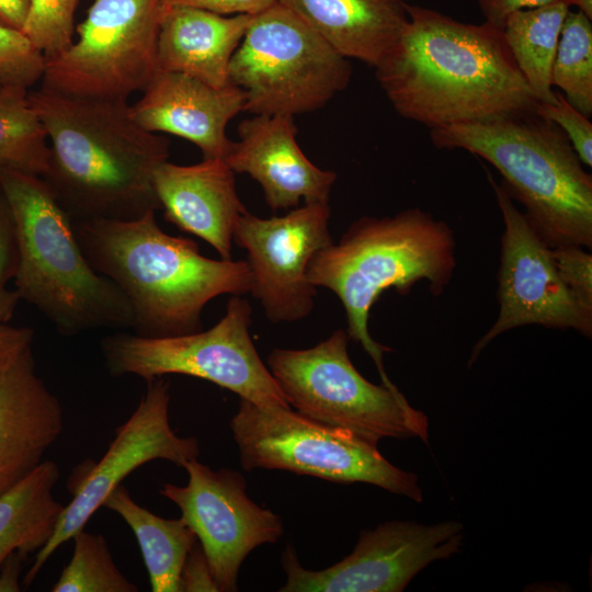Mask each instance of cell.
Wrapping results in <instances>:
<instances>
[{
  "label": "cell",
  "mask_w": 592,
  "mask_h": 592,
  "mask_svg": "<svg viewBox=\"0 0 592 592\" xmlns=\"http://www.w3.org/2000/svg\"><path fill=\"white\" fill-rule=\"evenodd\" d=\"M409 22L374 67L395 111L430 128L535 112L502 30L407 5Z\"/></svg>",
  "instance_id": "cell-1"
},
{
  "label": "cell",
  "mask_w": 592,
  "mask_h": 592,
  "mask_svg": "<svg viewBox=\"0 0 592 592\" xmlns=\"http://www.w3.org/2000/svg\"><path fill=\"white\" fill-rule=\"evenodd\" d=\"M49 145L42 177L71 220H130L160 209L152 177L168 138L143 128L127 100L29 91Z\"/></svg>",
  "instance_id": "cell-2"
},
{
  "label": "cell",
  "mask_w": 592,
  "mask_h": 592,
  "mask_svg": "<svg viewBox=\"0 0 592 592\" xmlns=\"http://www.w3.org/2000/svg\"><path fill=\"white\" fill-rule=\"evenodd\" d=\"M155 213L130 220L71 221L91 266L128 300L135 334L167 338L201 331L209 300L250 292L248 263L202 255L194 240L164 232Z\"/></svg>",
  "instance_id": "cell-3"
},
{
  "label": "cell",
  "mask_w": 592,
  "mask_h": 592,
  "mask_svg": "<svg viewBox=\"0 0 592 592\" xmlns=\"http://www.w3.org/2000/svg\"><path fill=\"white\" fill-rule=\"evenodd\" d=\"M455 266L451 227L420 208H408L395 216H363L353 221L337 243L315 253L307 280L337 295L345 310L349 338L371 355L383 384L395 387L383 362V354L391 349L369 334L371 309L383 292L394 288L406 295L421 281L440 296Z\"/></svg>",
  "instance_id": "cell-4"
},
{
  "label": "cell",
  "mask_w": 592,
  "mask_h": 592,
  "mask_svg": "<svg viewBox=\"0 0 592 592\" xmlns=\"http://www.w3.org/2000/svg\"><path fill=\"white\" fill-rule=\"evenodd\" d=\"M440 149H463L492 164L549 247H592V177L566 134L535 112L430 128Z\"/></svg>",
  "instance_id": "cell-5"
},
{
  "label": "cell",
  "mask_w": 592,
  "mask_h": 592,
  "mask_svg": "<svg viewBox=\"0 0 592 592\" xmlns=\"http://www.w3.org/2000/svg\"><path fill=\"white\" fill-rule=\"evenodd\" d=\"M0 191L14 215L19 265L15 291L64 335L132 328L122 291L84 257L72 221L42 177L0 170Z\"/></svg>",
  "instance_id": "cell-6"
},
{
  "label": "cell",
  "mask_w": 592,
  "mask_h": 592,
  "mask_svg": "<svg viewBox=\"0 0 592 592\" xmlns=\"http://www.w3.org/2000/svg\"><path fill=\"white\" fill-rule=\"evenodd\" d=\"M349 339L338 329L312 348L270 352L267 368L289 406L312 421L376 444L415 437L428 443L426 415L412 408L397 387L363 377L349 356Z\"/></svg>",
  "instance_id": "cell-7"
},
{
  "label": "cell",
  "mask_w": 592,
  "mask_h": 592,
  "mask_svg": "<svg viewBox=\"0 0 592 592\" xmlns=\"http://www.w3.org/2000/svg\"><path fill=\"white\" fill-rule=\"evenodd\" d=\"M349 58L276 2L253 15L229 64V83L246 94L244 112L292 115L317 111L350 83Z\"/></svg>",
  "instance_id": "cell-8"
},
{
  "label": "cell",
  "mask_w": 592,
  "mask_h": 592,
  "mask_svg": "<svg viewBox=\"0 0 592 592\" xmlns=\"http://www.w3.org/2000/svg\"><path fill=\"white\" fill-rule=\"evenodd\" d=\"M230 429L247 471L277 469L335 483L363 482L423 500L417 475L389 463L376 443L291 408H264L241 399Z\"/></svg>",
  "instance_id": "cell-9"
},
{
  "label": "cell",
  "mask_w": 592,
  "mask_h": 592,
  "mask_svg": "<svg viewBox=\"0 0 592 592\" xmlns=\"http://www.w3.org/2000/svg\"><path fill=\"white\" fill-rule=\"evenodd\" d=\"M252 308L231 295L224 317L210 329L167 338L115 333L101 340L112 376L135 375L146 382L171 374L197 377L228 389L257 406L291 408L249 333Z\"/></svg>",
  "instance_id": "cell-10"
},
{
  "label": "cell",
  "mask_w": 592,
  "mask_h": 592,
  "mask_svg": "<svg viewBox=\"0 0 592 592\" xmlns=\"http://www.w3.org/2000/svg\"><path fill=\"white\" fill-rule=\"evenodd\" d=\"M161 0H93L78 39L46 58L42 86L90 99L127 100L157 69Z\"/></svg>",
  "instance_id": "cell-11"
},
{
  "label": "cell",
  "mask_w": 592,
  "mask_h": 592,
  "mask_svg": "<svg viewBox=\"0 0 592 592\" xmlns=\"http://www.w3.org/2000/svg\"><path fill=\"white\" fill-rule=\"evenodd\" d=\"M169 382L162 377L147 382L146 392L130 417L115 430V437L99 463L81 464L69 480L71 501L64 506L50 539L35 554L23 579L29 587L64 543L83 530L107 496L135 469L153 459L179 467L196 459L195 437H181L169 422Z\"/></svg>",
  "instance_id": "cell-12"
},
{
  "label": "cell",
  "mask_w": 592,
  "mask_h": 592,
  "mask_svg": "<svg viewBox=\"0 0 592 592\" xmlns=\"http://www.w3.org/2000/svg\"><path fill=\"white\" fill-rule=\"evenodd\" d=\"M488 179L504 223L498 272L499 314L474 345L469 366L494 338L522 326L574 329L591 338L592 308L583 305L562 282L551 247L526 214L516 208L505 185L496 182L490 173Z\"/></svg>",
  "instance_id": "cell-13"
},
{
  "label": "cell",
  "mask_w": 592,
  "mask_h": 592,
  "mask_svg": "<svg viewBox=\"0 0 592 592\" xmlns=\"http://www.w3.org/2000/svg\"><path fill=\"white\" fill-rule=\"evenodd\" d=\"M463 525L390 521L363 531L353 551L333 566L310 570L301 566L293 546L281 563L286 582L280 592H400L435 560L458 553Z\"/></svg>",
  "instance_id": "cell-14"
},
{
  "label": "cell",
  "mask_w": 592,
  "mask_h": 592,
  "mask_svg": "<svg viewBox=\"0 0 592 592\" xmlns=\"http://www.w3.org/2000/svg\"><path fill=\"white\" fill-rule=\"evenodd\" d=\"M185 486L166 482L160 494L178 505L195 533L220 592L237 591L240 566L257 547L276 543L284 533L280 515L253 502L244 477L235 470H213L196 459L183 467Z\"/></svg>",
  "instance_id": "cell-15"
},
{
  "label": "cell",
  "mask_w": 592,
  "mask_h": 592,
  "mask_svg": "<svg viewBox=\"0 0 592 592\" xmlns=\"http://www.w3.org/2000/svg\"><path fill=\"white\" fill-rule=\"evenodd\" d=\"M329 203H305L283 216L260 218L248 210L236 221L232 241L247 251L250 292L273 323L303 320L314 309L317 287L307 280L309 261L332 243Z\"/></svg>",
  "instance_id": "cell-16"
},
{
  "label": "cell",
  "mask_w": 592,
  "mask_h": 592,
  "mask_svg": "<svg viewBox=\"0 0 592 592\" xmlns=\"http://www.w3.org/2000/svg\"><path fill=\"white\" fill-rule=\"evenodd\" d=\"M239 140L225 162L235 173H247L263 190L273 212L305 203H329L337 173L314 164L300 149L292 115H253L238 125Z\"/></svg>",
  "instance_id": "cell-17"
},
{
  "label": "cell",
  "mask_w": 592,
  "mask_h": 592,
  "mask_svg": "<svg viewBox=\"0 0 592 592\" xmlns=\"http://www.w3.org/2000/svg\"><path fill=\"white\" fill-rule=\"evenodd\" d=\"M140 99L130 104L134 119L151 133L184 138L203 158L225 159L232 141L228 123L244 112V92L229 83L214 88L193 77L158 70Z\"/></svg>",
  "instance_id": "cell-18"
},
{
  "label": "cell",
  "mask_w": 592,
  "mask_h": 592,
  "mask_svg": "<svg viewBox=\"0 0 592 592\" xmlns=\"http://www.w3.org/2000/svg\"><path fill=\"white\" fill-rule=\"evenodd\" d=\"M62 426L60 401L36 374L30 346L0 380V496L44 460Z\"/></svg>",
  "instance_id": "cell-19"
},
{
  "label": "cell",
  "mask_w": 592,
  "mask_h": 592,
  "mask_svg": "<svg viewBox=\"0 0 592 592\" xmlns=\"http://www.w3.org/2000/svg\"><path fill=\"white\" fill-rule=\"evenodd\" d=\"M152 185L167 221L202 238L221 259H231L234 228L247 209L225 160L203 158L191 166L167 160L156 168Z\"/></svg>",
  "instance_id": "cell-20"
},
{
  "label": "cell",
  "mask_w": 592,
  "mask_h": 592,
  "mask_svg": "<svg viewBox=\"0 0 592 592\" xmlns=\"http://www.w3.org/2000/svg\"><path fill=\"white\" fill-rule=\"evenodd\" d=\"M252 18L185 5L161 9L157 69L180 72L214 88L226 87L231 57Z\"/></svg>",
  "instance_id": "cell-21"
},
{
  "label": "cell",
  "mask_w": 592,
  "mask_h": 592,
  "mask_svg": "<svg viewBox=\"0 0 592 592\" xmlns=\"http://www.w3.org/2000/svg\"><path fill=\"white\" fill-rule=\"evenodd\" d=\"M338 53L375 67L409 22L403 0H277Z\"/></svg>",
  "instance_id": "cell-22"
},
{
  "label": "cell",
  "mask_w": 592,
  "mask_h": 592,
  "mask_svg": "<svg viewBox=\"0 0 592 592\" xmlns=\"http://www.w3.org/2000/svg\"><path fill=\"white\" fill-rule=\"evenodd\" d=\"M59 477V466L43 460L0 496V568L14 554L37 553L53 536L64 510L53 494Z\"/></svg>",
  "instance_id": "cell-23"
},
{
  "label": "cell",
  "mask_w": 592,
  "mask_h": 592,
  "mask_svg": "<svg viewBox=\"0 0 592 592\" xmlns=\"http://www.w3.org/2000/svg\"><path fill=\"white\" fill-rule=\"evenodd\" d=\"M103 506L118 514L133 531L152 592H180L182 566L197 542L185 521L156 515L136 503L123 485L107 496Z\"/></svg>",
  "instance_id": "cell-24"
},
{
  "label": "cell",
  "mask_w": 592,
  "mask_h": 592,
  "mask_svg": "<svg viewBox=\"0 0 592 592\" xmlns=\"http://www.w3.org/2000/svg\"><path fill=\"white\" fill-rule=\"evenodd\" d=\"M570 4L557 1L517 10L504 21L502 33L514 61L536 100L556 102L551 68Z\"/></svg>",
  "instance_id": "cell-25"
},
{
  "label": "cell",
  "mask_w": 592,
  "mask_h": 592,
  "mask_svg": "<svg viewBox=\"0 0 592 592\" xmlns=\"http://www.w3.org/2000/svg\"><path fill=\"white\" fill-rule=\"evenodd\" d=\"M49 155L48 138L30 102L29 90L0 87V170L43 177Z\"/></svg>",
  "instance_id": "cell-26"
},
{
  "label": "cell",
  "mask_w": 592,
  "mask_h": 592,
  "mask_svg": "<svg viewBox=\"0 0 592 592\" xmlns=\"http://www.w3.org/2000/svg\"><path fill=\"white\" fill-rule=\"evenodd\" d=\"M551 84L589 118L592 115V23L579 10L569 11L558 39Z\"/></svg>",
  "instance_id": "cell-27"
},
{
  "label": "cell",
  "mask_w": 592,
  "mask_h": 592,
  "mask_svg": "<svg viewBox=\"0 0 592 592\" xmlns=\"http://www.w3.org/2000/svg\"><path fill=\"white\" fill-rule=\"evenodd\" d=\"M73 554L52 592H137L117 568L106 539L84 530L73 537Z\"/></svg>",
  "instance_id": "cell-28"
},
{
  "label": "cell",
  "mask_w": 592,
  "mask_h": 592,
  "mask_svg": "<svg viewBox=\"0 0 592 592\" xmlns=\"http://www.w3.org/2000/svg\"><path fill=\"white\" fill-rule=\"evenodd\" d=\"M78 3L79 0H30L21 32L45 59L72 44Z\"/></svg>",
  "instance_id": "cell-29"
},
{
  "label": "cell",
  "mask_w": 592,
  "mask_h": 592,
  "mask_svg": "<svg viewBox=\"0 0 592 592\" xmlns=\"http://www.w3.org/2000/svg\"><path fill=\"white\" fill-rule=\"evenodd\" d=\"M45 57L19 30L0 24V87L30 89L42 80Z\"/></svg>",
  "instance_id": "cell-30"
},
{
  "label": "cell",
  "mask_w": 592,
  "mask_h": 592,
  "mask_svg": "<svg viewBox=\"0 0 592 592\" xmlns=\"http://www.w3.org/2000/svg\"><path fill=\"white\" fill-rule=\"evenodd\" d=\"M535 113L555 123L568 137L581 162L592 166V124L573 107L562 93L556 92L553 104L538 103Z\"/></svg>",
  "instance_id": "cell-31"
},
{
  "label": "cell",
  "mask_w": 592,
  "mask_h": 592,
  "mask_svg": "<svg viewBox=\"0 0 592 592\" xmlns=\"http://www.w3.org/2000/svg\"><path fill=\"white\" fill-rule=\"evenodd\" d=\"M551 254L562 282L583 305L592 308V254L574 244L553 247Z\"/></svg>",
  "instance_id": "cell-32"
},
{
  "label": "cell",
  "mask_w": 592,
  "mask_h": 592,
  "mask_svg": "<svg viewBox=\"0 0 592 592\" xmlns=\"http://www.w3.org/2000/svg\"><path fill=\"white\" fill-rule=\"evenodd\" d=\"M19 265L18 231L12 209L0 191V286L7 287Z\"/></svg>",
  "instance_id": "cell-33"
},
{
  "label": "cell",
  "mask_w": 592,
  "mask_h": 592,
  "mask_svg": "<svg viewBox=\"0 0 592 592\" xmlns=\"http://www.w3.org/2000/svg\"><path fill=\"white\" fill-rule=\"evenodd\" d=\"M180 592H218L206 555L196 542L189 551L180 576Z\"/></svg>",
  "instance_id": "cell-34"
},
{
  "label": "cell",
  "mask_w": 592,
  "mask_h": 592,
  "mask_svg": "<svg viewBox=\"0 0 592 592\" xmlns=\"http://www.w3.org/2000/svg\"><path fill=\"white\" fill-rule=\"evenodd\" d=\"M277 0H161V9L185 5L207 10L220 15H255L274 5Z\"/></svg>",
  "instance_id": "cell-35"
},
{
  "label": "cell",
  "mask_w": 592,
  "mask_h": 592,
  "mask_svg": "<svg viewBox=\"0 0 592 592\" xmlns=\"http://www.w3.org/2000/svg\"><path fill=\"white\" fill-rule=\"evenodd\" d=\"M33 337L30 328L0 322V380L18 357L32 346Z\"/></svg>",
  "instance_id": "cell-36"
},
{
  "label": "cell",
  "mask_w": 592,
  "mask_h": 592,
  "mask_svg": "<svg viewBox=\"0 0 592 592\" xmlns=\"http://www.w3.org/2000/svg\"><path fill=\"white\" fill-rule=\"evenodd\" d=\"M557 1H563L572 5V0H478V5L485 21L502 30L505 19L511 13Z\"/></svg>",
  "instance_id": "cell-37"
},
{
  "label": "cell",
  "mask_w": 592,
  "mask_h": 592,
  "mask_svg": "<svg viewBox=\"0 0 592 592\" xmlns=\"http://www.w3.org/2000/svg\"><path fill=\"white\" fill-rule=\"evenodd\" d=\"M29 4L30 0H0V24L21 31Z\"/></svg>",
  "instance_id": "cell-38"
},
{
  "label": "cell",
  "mask_w": 592,
  "mask_h": 592,
  "mask_svg": "<svg viewBox=\"0 0 592 592\" xmlns=\"http://www.w3.org/2000/svg\"><path fill=\"white\" fill-rule=\"evenodd\" d=\"M19 300L15 289L0 286V322H8L13 317Z\"/></svg>",
  "instance_id": "cell-39"
},
{
  "label": "cell",
  "mask_w": 592,
  "mask_h": 592,
  "mask_svg": "<svg viewBox=\"0 0 592 592\" xmlns=\"http://www.w3.org/2000/svg\"><path fill=\"white\" fill-rule=\"evenodd\" d=\"M572 5H576L580 12L592 20V0H572Z\"/></svg>",
  "instance_id": "cell-40"
}]
</instances>
